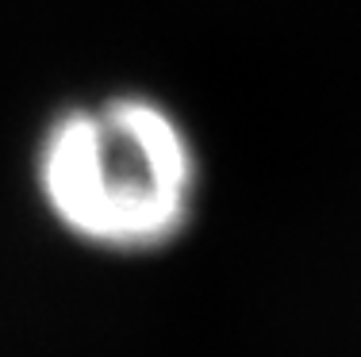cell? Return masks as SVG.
I'll return each instance as SVG.
<instances>
[{
  "mask_svg": "<svg viewBox=\"0 0 361 357\" xmlns=\"http://www.w3.org/2000/svg\"><path fill=\"white\" fill-rule=\"evenodd\" d=\"M35 184L66 234L104 253H154L192 223L200 161L185 123L154 96L119 92L50 119Z\"/></svg>",
  "mask_w": 361,
  "mask_h": 357,
  "instance_id": "1",
  "label": "cell"
}]
</instances>
